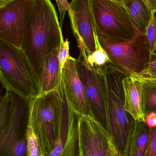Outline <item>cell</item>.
Instances as JSON below:
<instances>
[{"label": "cell", "mask_w": 156, "mask_h": 156, "mask_svg": "<svg viewBox=\"0 0 156 156\" xmlns=\"http://www.w3.org/2000/svg\"><path fill=\"white\" fill-rule=\"evenodd\" d=\"M137 77L141 83V108L144 117L146 119L151 114L156 115V79Z\"/></svg>", "instance_id": "17"}, {"label": "cell", "mask_w": 156, "mask_h": 156, "mask_svg": "<svg viewBox=\"0 0 156 156\" xmlns=\"http://www.w3.org/2000/svg\"><path fill=\"white\" fill-rule=\"evenodd\" d=\"M69 44L70 42L68 39H66L61 44L58 52V59L60 62L62 73L63 69L70 56L69 54Z\"/></svg>", "instance_id": "23"}, {"label": "cell", "mask_w": 156, "mask_h": 156, "mask_svg": "<svg viewBox=\"0 0 156 156\" xmlns=\"http://www.w3.org/2000/svg\"><path fill=\"white\" fill-rule=\"evenodd\" d=\"M108 97L109 135L119 156H129L136 120L124 108L122 81L126 77L110 64L105 68Z\"/></svg>", "instance_id": "4"}, {"label": "cell", "mask_w": 156, "mask_h": 156, "mask_svg": "<svg viewBox=\"0 0 156 156\" xmlns=\"http://www.w3.org/2000/svg\"><path fill=\"white\" fill-rule=\"evenodd\" d=\"M145 156H156V126L150 127L149 137Z\"/></svg>", "instance_id": "24"}, {"label": "cell", "mask_w": 156, "mask_h": 156, "mask_svg": "<svg viewBox=\"0 0 156 156\" xmlns=\"http://www.w3.org/2000/svg\"><path fill=\"white\" fill-rule=\"evenodd\" d=\"M105 67L96 69L91 67L87 63V56L80 54L76 59V70L93 116L109 134Z\"/></svg>", "instance_id": "8"}, {"label": "cell", "mask_w": 156, "mask_h": 156, "mask_svg": "<svg viewBox=\"0 0 156 156\" xmlns=\"http://www.w3.org/2000/svg\"><path fill=\"white\" fill-rule=\"evenodd\" d=\"M27 156H44L41 143L34 132L30 119L27 131Z\"/></svg>", "instance_id": "20"}, {"label": "cell", "mask_w": 156, "mask_h": 156, "mask_svg": "<svg viewBox=\"0 0 156 156\" xmlns=\"http://www.w3.org/2000/svg\"><path fill=\"white\" fill-rule=\"evenodd\" d=\"M141 32L146 33L152 17L144 0H115Z\"/></svg>", "instance_id": "16"}, {"label": "cell", "mask_w": 156, "mask_h": 156, "mask_svg": "<svg viewBox=\"0 0 156 156\" xmlns=\"http://www.w3.org/2000/svg\"><path fill=\"white\" fill-rule=\"evenodd\" d=\"M145 4L152 15L156 13V0H144Z\"/></svg>", "instance_id": "26"}, {"label": "cell", "mask_w": 156, "mask_h": 156, "mask_svg": "<svg viewBox=\"0 0 156 156\" xmlns=\"http://www.w3.org/2000/svg\"><path fill=\"white\" fill-rule=\"evenodd\" d=\"M98 38L111 65L126 77L138 75L148 65L150 51L146 33H140L129 41H110Z\"/></svg>", "instance_id": "7"}, {"label": "cell", "mask_w": 156, "mask_h": 156, "mask_svg": "<svg viewBox=\"0 0 156 156\" xmlns=\"http://www.w3.org/2000/svg\"><path fill=\"white\" fill-rule=\"evenodd\" d=\"M134 76L156 79V53L151 55L150 61L147 67L139 74Z\"/></svg>", "instance_id": "22"}, {"label": "cell", "mask_w": 156, "mask_h": 156, "mask_svg": "<svg viewBox=\"0 0 156 156\" xmlns=\"http://www.w3.org/2000/svg\"><path fill=\"white\" fill-rule=\"evenodd\" d=\"M78 129L83 156H107L112 143L110 136L94 117L80 116Z\"/></svg>", "instance_id": "11"}, {"label": "cell", "mask_w": 156, "mask_h": 156, "mask_svg": "<svg viewBox=\"0 0 156 156\" xmlns=\"http://www.w3.org/2000/svg\"><path fill=\"white\" fill-rule=\"evenodd\" d=\"M149 134L150 127L146 121H136L129 147V156H145Z\"/></svg>", "instance_id": "18"}, {"label": "cell", "mask_w": 156, "mask_h": 156, "mask_svg": "<svg viewBox=\"0 0 156 156\" xmlns=\"http://www.w3.org/2000/svg\"><path fill=\"white\" fill-rule=\"evenodd\" d=\"M34 0L0 1V41L21 48Z\"/></svg>", "instance_id": "9"}, {"label": "cell", "mask_w": 156, "mask_h": 156, "mask_svg": "<svg viewBox=\"0 0 156 156\" xmlns=\"http://www.w3.org/2000/svg\"><path fill=\"white\" fill-rule=\"evenodd\" d=\"M67 119V101L62 78L57 89L34 98L30 103V121L44 156L59 143Z\"/></svg>", "instance_id": "2"}, {"label": "cell", "mask_w": 156, "mask_h": 156, "mask_svg": "<svg viewBox=\"0 0 156 156\" xmlns=\"http://www.w3.org/2000/svg\"><path fill=\"white\" fill-rule=\"evenodd\" d=\"M30 100L6 90L0 101V156H27Z\"/></svg>", "instance_id": "3"}, {"label": "cell", "mask_w": 156, "mask_h": 156, "mask_svg": "<svg viewBox=\"0 0 156 156\" xmlns=\"http://www.w3.org/2000/svg\"><path fill=\"white\" fill-rule=\"evenodd\" d=\"M83 156V155H82V154L81 153V152H80V156Z\"/></svg>", "instance_id": "28"}, {"label": "cell", "mask_w": 156, "mask_h": 156, "mask_svg": "<svg viewBox=\"0 0 156 156\" xmlns=\"http://www.w3.org/2000/svg\"><path fill=\"white\" fill-rule=\"evenodd\" d=\"M124 108L137 121H146L141 108V86L136 76L125 77L122 81Z\"/></svg>", "instance_id": "14"}, {"label": "cell", "mask_w": 156, "mask_h": 156, "mask_svg": "<svg viewBox=\"0 0 156 156\" xmlns=\"http://www.w3.org/2000/svg\"><path fill=\"white\" fill-rule=\"evenodd\" d=\"M64 42L56 10L50 0H34L21 49L35 75L41 93L45 60Z\"/></svg>", "instance_id": "1"}, {"label": "cell", "mask_w": 156, "mask_h": 156, "mask_svg": "<svg viewBox=\"0 0 156 156\" xmlns=\"http://www.w3.org/2000/svg\"><path fill=\"white\" fill-rule=\"evenodd\" d=\"M67 104L68 119L62 138L54 149L44 156H80L78 119L80 115L67 102Z\"/></svg>", "instance_id": "13"}, {"label": "cell", "mask_w": 156, "mask_h": 156, "mask_svg": "<svg viewBox=\"0 0 156 156\" xmlns=\"http://www.w3.org/2000/svg\"><path fill=\"white\" fill-rule=\"evenodd\" d=\"M0 81L3 88L27 99L40 95L35 75L21 48L0 41Z\"/></svg>", "instance_id": "5"}, {"label": "cell", "mask_w": 156, "mask_h": 156, "mask_svg": "<svg viewBox=\"0 0 156 156\" xmlns=\"http://www.w3.org/2000/svg\"><path fill=\"white\" fill-rule=\"evenodd\" d=\"M150 55L156 53V15H153L146 31Z\"/></svg>", "instance_id": "21"}, {"label": "cell", "mask_w": 156, "mask_h": 156, "mask_svg": "<svg viewBox=\"0 0 156 156\" xmlns=\"http://www.w3.org/2000/svg\"><path fill=\"white\" fill-rule=\"evenodd\" d=\"M107 156H119L111 143Z\"/></svg>", "instance_id": "27"}, {"label": "cell", "mask_w": 156, "mask_h": 156, "mask_svg": "<svg viewBox=\"0 0 156 156\" xmlns=\"http://www.w3.org/2000/svg\"><path fill=\"white\" fill-rule=\"evenodd\" d=\"M56 3L59 9L60 15V24L61 28L62 27L63 22L66 11H68L70 8V3L67 0H56Z\"/></svg>", "instance_id": "25"}, {"label": "cell", "mask_w": 156, "mask_h": 156, "mask_svg": "<svg viewBox=\"0 0 156 156\" xmlns=\"http://www.w3.org/2000/svg\"><path fill=\"white\" fill-rule=\"evenodd\" d=\"M62 78L66 101L75 112L80 116H93L84 88L76 70V59L70 56L63 69Z\"/></svg>", "instance_id": "12"}, {"label": "cell", "mask_w": 156, "mask_h": 156, "mask_svg": "<svg viewBox=\"0 0 156 156\" xmlns=\"http://www.w3.org/2000/svg\"><path fill=\"white\" fill-rule=\"evenodd\" d=\"M59 49L50 54L45 60L40 95L54 91L60 85L62 72L58 59Z\"/></svg>", "instance_id": "15"}, {"label": "cell", "mask_w": 156, "mask_h": 156, "mask_svg": "<svg viewBox=\"0 0 156 156\" xmlns=\"http://www.w3.org/2000/svg\"><path fill=\"white\" fill-rule=\"evenodd\" d=\"M70 5L67 12L80 53L91 54L97 48L98 40L90 0H73Z\"/></svg>", "instance_id": "10"}, {"label": "cell", "mask_w": 156, "mask_h": 156, "mask_svg": "<svg viewBox=\"0 0 156 156\" xmlns=\"http://www.w3.org/2000/svg\"><path fill=\"white\" fill-rule=\"evenodd\" d=\"M87 61L91 67L96 69L103 68L109 64H111L109 57L100 45L99 41L95 51L91 54L87 55Z\"/></svg>", "instance_id": "19"}, {"label": "cell", "mask_w": 156, "mask_h": 156, "mask_svg": "<svg viewBox=\"0 0 156 156\" xmlns=\"http://www.w3.org/2000/svg\"><path fill=\"white\" fill-rule=\"evenodd\" d=\"M90 2L98 36L110 41H129L141 33L115 0Z\"/></svg>", "instance_id": "6"}]
</instances>
